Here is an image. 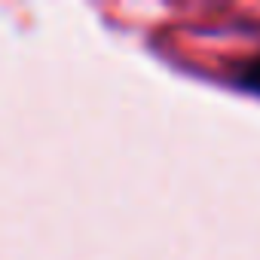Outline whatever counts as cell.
Listing matches in <instances>:
<instances>
[{"mask_svg":"<svg viewBox=\"0 0 260 260\" xmlns=\"http://www.w3.org/2000/svg\"><path fill=\"white\" fill-rule=\"evenodd\" d=\"M236 83H239L242 89H248V92H260V55H257V58H251L248 64H242V68H239Z\"/></svg>","mask_w":260,"mask_h":260,"instance_id":"obj_1","label":"cell"}]
</instances>
